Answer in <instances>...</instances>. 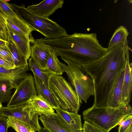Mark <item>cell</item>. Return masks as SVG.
Returning a JSON list of instances; mask_svg holds the SVG:
<instances>
[{"instance_id": "obj_29", "label": "cell", "mask_w": 132, "mask_h": 132, "mask_svg": "<svg viewBox=\"0 0 132 132\" xmlns=\"http://www.w3.org/2000/svg\"><path fill=\"white\" fill-rule=\"evenodd\" d=\"M0 56L14 65L12 54L8 44L0 47Z\"/></svg>"}, {"instance_id": "obj_3", "label": "cell", "mask_w": 132, "mask_h": 132, "mask_svg": "<svg viewBox=\"0 0 132 132\" xmlns=\"http://www.w3.org/2000/svg\"><path fill=\"white\" fill-rule=\"evenodd\" d=\"M128 114H132V108L129 104L117 108L92 106L82 113L85 121L108 132L118 125L122 118Z\"/></svg>"}, {"instance_id": "obj_38", "label": "cell", "mask_w": 132, "mask_h": 132, "mask_svg": "<svg viewBox=\"0 0 132 132\" xmlns=\"http://www.w3.org/2000/svg\"><path fill=\"white\" fill-rule=\"evenodd\" d=\"M124 132H125V131Z\"/></svg>"}, {"instance_id": "obj_32", "label": "cell", "mask_w": 132, "mask_h": 132, "mask_svg": "<svg viewBox=\"0 0 132 132\" xmlns=\"http://www.w3.org/2000/svg\"><path fill=\"white\" fill-rule=\"evenodd\" d=\"M7 118L0 114V132H7Z\"/></svg>"}, {"instance_id": "obj_30", "label": "cell", "mask_w": 132, "mask_h": 132, "mask_svg": "<svg viewBox=\"0 0 132 132\" xmlns=\"http://www.w3.org/2000/svg\"><path fill=\"white\" fill-rule=\"evenodd\" d=\"M82 132H108L85 121L82 126Z\"/></svg>"}, {"instance_id": "obj_7", "label": "cell", "mask_w": 132, "mask_h": 132, "mask_svg": "<svg viewBox=\"0 0 132 132\" xmlns=\"http://www.w3.org/2000/svg\"><path fill=\"white\" fill-rule=\"evenodd\" d=\"M11 97L7 107H13L27 102L33 96L37 95L34 77L31 74L20 82Z\"/></svg>"}, {"instance_id": "obj_21", "label": "cell", "mask_w": 132, "mask_h": 132, "mask_svg": "<svg viewBox=\"0 0 132 132\" xmlns=\"http://www.w3.org/2000/svg\"><path fill=\"white\" fill-rule=\"evenodd\" d=\"M57 56L51 51L47 61L46 69V71L53 74L62 75L64 72L61 65V62L57 57Z\"/></svg>"}, {"instance_id": "obj_18", "label": "cell", "mask_w": 132, "mask_h": 132, "mask_svg": "<svg viewBox=\"0 0 132 132\" xmlns=\"http://www.w3.org/2000/svg\"><path fill=\"white\" fill-rule=\"evenodd\" d=\"M70 125L77 129L82 130L81 116L78 113H72L64 110L60 108L55 110Z\"/></svg>"}, {"instance_id": "obj_36", "label": "cell", "mask_w": 132, "mask_h": 132, "mask_svg": "<svg viewBox=\"0 0 132 132\" xmlns=\"http://www.w3.org/2000/svg\"><path fill=\"white\" fill-rule=\"evenodd\" d=\"M39 132H50L49 131L48 129H47L46 128H42V130L40 131Z\"/></svg>"}, {"instance_id": "obj_14", "label": "cell", "mask_w": 132, "mask_h": 132, "mask_svg": "<svg viewBox=\"0 0 132 132\" xmlns=\"http://www.w3.org/2000/svg\"><path fill=\"white\" fill-rule=\"evenodd\" d=\"M8 37L12 40L23 55L28 60L31 54L29 38L21 35L12 29L7 24Z\"/></svg>"}, {"instance_id": "obj_35", "label": "cell", "mask_w": 132, "mask_h": 132, "mask_svg": "<svg viewBox=\"0 0 132 132\" xmlns=\"http://www.w3.org/2000/svg\"><path fill=\"white\" fill-rule=\"evenodd\" d=\"M125 132H132V124L125 131Z\"/></svg>"}, {"instance_id": "obj_25", "label": "cell", "mask_w": 132, "mask_h": 132, "mask_svg": "<svg viewBox=\"0 0 132 132\" xmlns=\"http://www.w3.org/2000/svg\"><path fill=\"white\" fill-rule=\"evenodd\" d=\"M27 75L14 77L0 76V87L7 90H11L13 89L16 88L21 81Z\"/></svg>"}, {"instance_id": "obj_8", "label": "cell", "mask_w": 132, "mask_h": 132, "mask_svg": "<svg viewBox=\"0 0 132 132\" xmlns=\"http://www.w3.org/2000/svg\"><path fill=\"white\" fill-rule=\"evenodd\" d=\"M29 104L27 102L13 107L2 106L0 114L7 118H10L21 121L33 127L36 131L39 132L42 128L40 125L38 119H31L28 115Z\"/></svg>"}, {"instance_id": "obj_11", "label": "cell", "mask_w": 132, "mask_h": 132, "mask_svg": "<svg viewBox=\"0 0 132 132\" xmlns=\"http://www.w3.org/2000/svg\"><path fill=\"white\" fill-rule=\"evenodd\" d=\"M27 102L30 106L29 115L31 119L38 118V115L55 113L53 108L40 95L32 96Z\"/></svg>"}, {"instance_id": "obj_31", "label": "cell", "mask_w": 132, "mask_h": 132, "mask_svg": "<svg viewBox=\"0 0 132 132\" xmlns=\"http://www.w3.org/2000/svg\"><path fill=\"white\" fill-rule=\"evenodd\" d=\"M11 90H7L0 87V102L2 103L7 102L10 99Z\"/></svg>"}, {"instance_id": "obj_26", "label": "cell", "mask_w": 132, "mask_h": 132, "mask_svg": "<svg viewBox=\"0 0 132 132\" xmlns=\"http://www.w3.org/2000/svg\"><path fill=\"white\" fill-rule=\"evenodd\" d=\"M0 11L5 16L13 17L18 15L12 9L10 3L4 0H0Z\"/></svg>"}, {"instance_id": "obj_19", "label": "cell", "mask_w": 132, "mask_h": 132, "mask_svg": "<svg viewBox=\"0 0 132 132\" xmlns=\"http://www.w3.org/2000/svg\"><path fill=\"white\" fill-rule=\"evenodd\" d=\"M8 45L11 51L15 68L28 65L27 60L23 55L13 41L8 37Z\"/></svg>"}, {"instance_id": "obj_9", "label": "cell", "mask_w": 132, "mask_h": 132, "mask_svg": "<svg viewBox=\"0 0 132 132\" xmlns=\"http://www.w3.org/2000/svg\"><path fill=\"white\" fill-rule=\"evenodd\" d=\"M39 119L44 127L50 132H82L69 125L58 113L40 115Z\"/></svg>"}, {"instance_id": "obj_34", "label": "cell", "mask_w": 132, "mask_h": 132, "mask_svg": "<svg viewBox=\"0 0 132 132\" xmlns=\"http://www.w3.org/2000/svg\"><path fill=\"white\" fill-rule=\"evenodd\" d=\"M8 43L7 41L0 38V47L7 45Z\"/></svg>"}, {"instance_id": "obj_2", "label": "cell", "mask_w": 132, "mask_h": 132, "mask_svg": "<svg viewBox=\"0 0 132 132\" xmlns=\"http://www.w3.org/2000/svg\"><path fill=\"white\" fill-rule=\"evenodd\" d=\"M35 42L47 48L62 60L67 59L81 66L100 58L107 53L95 33H75L61 37L36 39Z\"/></svg>"}, {"instance_id": "obj_20", "label": "cell", "mask_w": 132, "mask_h": 132, "mask_svg": "<svg viewBox=\"0 0 132 132\" xmlns=\"http://www.w3.org/2000/svg\"><path fill=\"white\" fill-rule=\"evenodd\" d=\"M129 32L124 26H120L116 30L109 42L108 49L116 46L120 43L123 42L128 44L127 37Z\"/></svg>"}, {"instance_id": "obj_12", "label": "cell", "mask_w": 132, "mask_h": 132, "mask_svg": "<svg viewBox=\"0 0 132 132\" xmlns=\"http://www.w3.org/2000/svg\"><path fill=\"white\" fill-rule=\"evenodd\" d=\"M128 48H126V62L122 89V99L125 106L129 104L132 90V64L129 62Z\"/></svg>"}, {"instance_id": "obj_16", "label": "cell", "mask_w": 132, "mask_h": 132, "mask_svg": "<svg viewBox=\"0 0 132 132\" xmlns=\"http://www.w3.org/2000/svg\"><path fill=\"white\" fill-rule=\"evenodd\" d=\"M34 77L37 95L40 96L53 109L55 110L60 108L52 94L43 81L34 74Z\"/></svg>"}, {"instance_id": "obj_4", "label": "cell", "mask_w": 132, "mask_h": 132, "mask_svg": "<svg viewBox=\"0 0 132 132\" xmlns=\"http://www.w3.org/2000/svg\"><path fill=\"white\" fill-rule=\"evenodd\" d=\"M13 10L29 27L44 36L45 38L54 39L67 35L65 29L57 22L49 19L37 15L30 12L25 5L19 6L10 4Z\"/></svg>"}, {"instance_id": "obj_5", "label": "cell", "mask_w": 132, "mask_h": 132, "mask_svg": "<svg viewBox=\"0 0 132 132\" xmlns=\"http://www.w3.org/2000/svg\"><path fill=\"white\" fill-rule=\"evenodd\" d=\"M49 89L60 108L78 113L82 102L70 84L61 76L53 74L49 80Z\"/></svg>"}, {"instance_id": "obj_22", "label": "cell", "mask_w": 132, "mask_h": 132, "mask_svg": "<svg viewBox=\"0 0 132 132\" xmlns=\"http://www.w3.org/2000/svg\"><path fill=\"white\" fill-rule=\"evenodd\" d=\"M29 60L28 65L30 70L34 74L40 79L49 89V79L53 74L46 71H43L40 69L31 57Z\"/></svg>"}, {"instance_id": "obj_13", "label": "cell", "mask_w": 132, "mask_h": 132, "mask_svg": "<svg viewBox=\"0 0 132 132\" xmlns=\"http://www.w3.org/2000/svg\"><path fill=\"white\" fill-rule=\"evenodd\" d=\"M31 57L39 68L45 71L48 58L51 51L43 45L34 42L31 46Z\"/></svg>"}, {"instance_id": "obj_33", "label": "cell", "mask_w": 132, "mask_h": 132, "mask_svg": "<svg viewBox=\"0 0 132 132\" xmlns=\"http://www.w3.org/2000/svg\"><path fill=\"white\" fill-rule=\"evenodd\" d=\"M0 66L8 69L15 68L14 65L0 56Z\"/></svg>"}, {"instance_id": "obj_37", "label": "cell", "mask_w": 132, "mask_h": 132, "mask_svg": "<svg viewBox=\"0 0 132 132\" xmlns=\"http://www.w3.org/2000/svg\"><path fill=\"white\" fill-rule=\"evenodd\" d=\"M2 103L0 102V111L1 110L2 107Z\"/></svg>"}, {"instance_id": "obj_17", "label": "cell", "mask_w": 132, "mask_h": 132, "mask_svg": "<svg viewBox=\"0 0 132 132\" xmlns=\"http://www.w3.org/2000/svg\"><path fill=\"white\" fill-rule=\"evenodd\" d=\"M124 74V70L121 74L112 91L107 107L117 108L125 106L122 103V86Z\"/></svg>"}, {"instance_id": "obj_15", "label": "cell", "mask_w": 132, "mask_h": 132, "mask_svg": "<svg viewBox=\"0 0 132 132\" xmlns=\"http://www.w3.org/2000/svg\"><path fill=\"white\" fill-rule=\"evenodd\" d=\"M5 17L7 24L12 29L20 35L29 38L30 42L34 43L35 39L31 33L35 30L34 29L29 27L18 15L13 17Z\"/></svg>"}, {"instance_id": "obj_27", "label": "cell", "mask_w": 132, "mask_h": 132, "mask_svg": "<svg viewBox=\"0 0 132 132\" xmlns=\"http://www.w3.org/2000/svg\"><path fill=\"white\" fill-rule=\"evenodd\" d=\"M7 23L6 18L0 11V38L7 41L8 35Z\"/></svg>"}, {"instance_id": "obj_23", "label": "cell", "mask_w": 132, "mask_h": 132, "mask_svg": "<svg viewBox=\"0 0 132 132\" xmlns=\"http://www.w3.org/2000/svg\"><path fill=\"white\" fill-rule=\"evenodd\" d=\"M29 69L28 65L13 69H8L0 66V76L14 77L21 76H27V71Z\"/></svg>"}, {"instance_id": "obj_10", "label": "cell", "mask_w": 132, "mask_h": 132, "mask_svg": "<svg viewBox=\"0 0 132 132\" xmlns=\"http://www.w3.org/2000/svg\"><path fill=\"white\" fill-rule=\"evenodd\" d=\"M64 0H45L38 4L28 6L27 8L34 14L46 18L50 16L56 10L61 8Z\"/></svg>"}, {"instance_id": "obj_24", "label": "cell", "mask_w": 132, "mask_h": 132, "mask_svg": "<svg viewBox=\"0 0 132 132\" xmlns=\"http://www.w3.org/2000/svg\"><path fill=\"white\" fill-rule=\"evenodd\" d=\"M8 128L11 127L17 132H36L35 128L30 125L10 118L7 119Z\"/></svg>"}, {"instance_id": "obj_6", "label": "cell", "mask_w": 132, "mask_h": 132, "mask_svg": "<svg viewBox=\"0 0 132 132\" xmlns=\"http://www.w3.org/2000/svg\"><path fill=\"white\" fill-rule=\"evenodd\" d=\"M63 60L68 64L67 66L61 63L64 72L66 73L68 80L80 100L86 103L89 97L94 95L92 78L82 66L67 59Z\"/></svg>"}, {"instance_id": "obj_1", "label": "cell", "mask_w": 132, "mask_h": 132, "mask_svg": "<svg viewBox=\"0 0 132 132\" xmlns=\"http://www.w3.org/2000/svg\"><path fill=\"white\" fill-rule=\"evenodd\" d=\"M128 45L120 43L108 49L99 59L82 66L93 80L94 95L92 106L107 107L112 91L125 70Z\"/></svg>"}, {"instance_id": "obj_28", "label": "cell", "mask_w": 132, "mask_h": 132, "mask_svg": "<svg viewBox=\"0 0 132 132\" xmlns=\"http://www.w3.org/2000/svg\"><path fill=\"white\" fill-rule=\"evenodd\" d=\"M132 124V114L127 115L124 117L118 125V132H124Z\"/></svg>"}]
</instances>
